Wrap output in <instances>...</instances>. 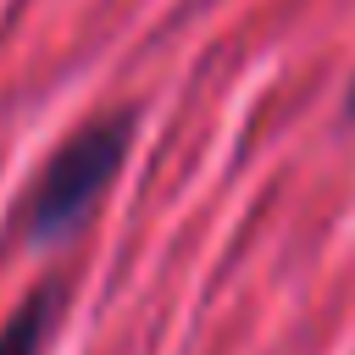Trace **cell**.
<instances>
[{
    "label": "cell",
    "instance_id": "obj_2",
    "mask_svg": "<svg viewBox=\"0 0 355 355\" xmlns=\"http://www.w3.org/2000/svg\"><path fill=\"white\" fill-rule=\"evenodd\" d=\"M61 311V288H39L17 305V316L0 327V355H44V338H50V322Z\"/></svg>",
    "mask_w": 355,
    "mask_h": 355
},
{
    "label": "cell",
    "instance_id": "obj_3",
    "mask_svg": "<svg viewBox=\"0 0 355 355\" xmlns=\"http://www.w3.org/2000/svg\"><path fill=\"white\" fill-rule=\"evenodd\" d=\"M349 111H355V89H349Z\"/></svg>",
    "mask_w": 355,
    "mask_h": 355
},
{
    "label": "cell",
    "instance_id": "obj_1",
    "mask_svg": "<svg viewBox=\"0 0 355 355\" xmlns=\"http://www.w3.org/2000/svg\"><path fill=\"white\" fill-rule=\"evenodd\" d=\"M128 139H133V116L116 111V116H100V122H89V128H78V133L55 150V161L44 166V178H39L33 200H28V233H33L39 244L67 239V233L94 211V200H100V194L111 189V178L122 172Z\"/></svg>",
    "mask_w": 355,
    "mask_h": 355
}]
</instances>
